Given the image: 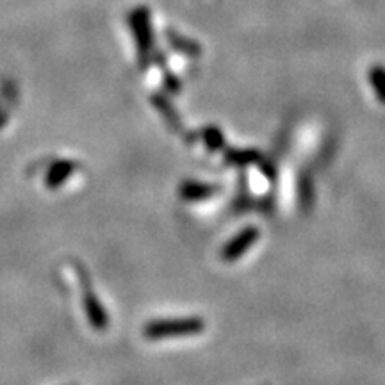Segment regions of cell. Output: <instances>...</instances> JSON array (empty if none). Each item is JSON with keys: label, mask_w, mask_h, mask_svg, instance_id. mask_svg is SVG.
Returning <instances> with one entry per match:
<instances>
[{"label": "cell", "mask_w": 385, "mask_h": 385, "mask_svg": "<svg viewBox=\"0 0 385 385\" xmlns=\"http://www.w3.org/2000/svg\"><path fill=\"white\" fill-rule=\"evenodd\" d=\"M129 23H131L132 36L136 40V49L141 64H146L150 59V54L153 49V34L152 22H150V11L146 8L132 9L129 15Z\"/></svg>", "instance_id": "6da1fadb"}, {"label": "cell", "mask_w": 385, "mask_h": 385, "mask_svg": "<svg viewBox=\"0 0 385 385\" xmlns=\"http://www.w3.org/2000/svg\"><path fill=\"white\" fill-rule=\"evenodd\" d=\"M203 323L200 319H162V321H152L146 325L145 336L148 339H162L170 336H189V333L200 332Z\"/></svg>", "instance_id": "7a4b0ae2"}, {"label": "cell", "mask_w": 385, "mask_h": 385, "mask_svg": "<svg viewBox=\"0 0 385 385\" xmlns=\"http://www.w3.org/2000/svg\"><path fill=\"white\" fill-rule=\"evenodd\" d=\"M79 278H81V288H83V305H84V311H86L88 321H90V325L93 326L95 330H105L109 323L107 312H105L100 300H98L97 295H95L93 288H91L90 278H88L84 269H79Z\"/></svg>", "instance_id": "3957f363"}, {"label": "cell", "mask_w": 385, "mask_h": 385, "mask_svg": "<svg viewBox=\"0 0 385 385\" xmlns=\"http://www.w3.org/2000/svg\"><path fill=\"white\" fill-rule=\"evenodd\" d=\"M75 172V165L71 161H56L49 168L45 177V184L49 189H59Z\"/></svg>", "instance_id": "277c9868"}, {"label": "cell", "mask_w": 385, "mask_h": 385, "mask_svg": "<svg viewBox=\"0 0 385 385\" xmlns=\"http://www.w3.org/2000/svg\"><path fill=\"white\" fill-rule=\"evenodd\" d=\"M255 237H259V232L255 230V228H248V230H244L243 234H239V236H237L232 243L225 248V251H223L225 261H236V259L239 257L243 251H247L248 248L251 247V243L255 241Z\"/></svg>", "instance_id": "5b68a950"}, {"label": "cell", "mask_w": 385, "mask_h": 385, "mask_svg": "<svg viewBox=\"0 0 385 385\" xmlns=\"http://www.w3.org/2000/svg\"><path fill=\"white\" fill-rule=\"evenodd\" d=\"M166 37H168L170 45H172L173 49L180 50V52L191 54V56H196V54L202 52V49H200L195 42L186 40V37H182L180 34H177L175 30H168V32H166Z\"/></svg>", "instance_id": "8992f818"}, {"label": "cell", "mask_w": 385, "mask_h": 385, "mask_svg": "<svg viewBox=\"0 0 385 385\" xmlns=\"http://www.w3.org/2000/svg\"><path fill=\"white\" fill-rule=\"evenodd\" d=\"M369 81L373 84V90L377 93L378 100L385 104V68L373 66L369 70Z\"/></svg>", "instance_id": "52a82bcc"}, {"label": "cell", "mask_w": 385, "mask_h": 385, "mask_svg": "<svg viewBox=\"0 0 385 385\" xmlns=\"http://www.w3.org/2000/svg\"><path fill=\"white\" fill-rule=\"evenodd\" d=\"M4 122H6V117H4V112L0 111V127H2V125H4Z\"/></svg>", "instance_id": "ba28073f"}]
</instances>
